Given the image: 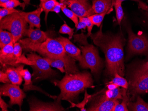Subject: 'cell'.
<instances>
[{"mask_svg": "<svg viewBox=\"0 0 148 111\" xmlns=\"http://www.w3.org/2000/svg\"><path fill=\"white\" fill-rule=\"evenodd\" d=\"M103 25L95 33L90 37L95 45L100 48L104 54L106 61V72L114 77L115 74L123 76L125 74L123 48L125 39L121 32L116 34L103 33Z\"/></svg>", "mask_w": 148, "mask_h": 111, "instance_id": "cell-1", "label": "cell"}, {"mask_svg": "<svg viewBox=\"0 0 148 111\" xmlns=\"http://www.w3.org/2000/svg\"><path fill=\"white\" fill-rule=\"evenodd\" d=\"M19 42L27 51L37 52L44 58L62 60L64 63L66 74H73L79 72L75 59L66 53L62 44L56 39L48 37L43 43H36L28 38L20 39Z\"/></svg>", "mask_w": 148, "mask_h": 111, "instance_id": "cell-2", "label": "cell"}, {"mask_svg": "<svg viewBox=\"0 0 148 111\" xmlns=\"http://www.w3.org/2000/svg\"><path fill=\"white\" fill-rule=\"evenodd\" d=\"M54 83L60 89V93L58 97L70 102L74 101L85 89L94 86L92 76L88 72L66 74L62 80H56Z\"/></svg>", "mask_w": 148, "mask_h": 111, "instance_id": "cell-3", "label": "cell"}, {"mask_svg": "<svg viewBox=\"0 0 148 111\" xmlns=\"http://www.w3.org/2000/svg\"><path fill=\"white\" fill-rule=\"evenodd\" d=\"M75 38L84 45L80 46L82 59L79 63L80 66L83 68L90 69L92 73H99L103 67V63L97 49L93 45L88 44L86 40L87 37L83 34L76 35Z\"/></svg>", "mask_w": 148, "mask_h": 111, "instance_id": "cell-4", "label": "cell"}, {"mask_svg": "<svg viewBox=\"0 0 148 111\" xmlns=\"http://www.w3.org/2000/svg\"><path fill=\"white\" fill-rule=\"evenodd\" d=\"M20 12H14L0 20V29L7 30L12 34L13 44L21 39L27 29L28 23L20 14Z\"/></svg>", "mask_w": 148, "mask_h": 111, "instance_id": "cell-5", "label": "cell"}, {"mask_svg": "<svg viewBox=\"0 0 148 111\" xmlns=\"http://www.w3.org/2000/svg\"><path fill=\"white\" fill-rule=\"evenodd\" d=\"M27 56L30 60L33 62V65L31 66L33 70V80H43L57 74L55 70L51 68L50 65L45 58L33 52L27 54Z\"/></svg>", "mask_w": 148, "mask_h": 111, "instance_id": "cell-6", "label": "cell"}, {"mask_svg": "<svg viewBox=\"0 0 148 111\" xmlns=\"http://www.w3.org/2000/svg\"><path fill=\"white\" fill-rule=\"evenodd\" d=\"M130 92L133 96L148 93V71L138 67L133 71L129 83Z\"/></svg>", "mask_w": 148, "mask_h": 111, "instance_id": "cell-7", "label": "cell"}, {"mask_svg": "<svg viewBox=\"0 0 148 111\" xmlns=\"http://www.w3.org/2000/svg\"><path fill=\"white\" fill-rule=\"evenodd\" d=\"M128 34V51L130 55L148 54V38L145 35L134 33L130 26L126 27Z\"/></svg>", "mask_w": 148, "mask_h": 111, "instance_id": "cell-8", "label": "cell"}, {"mask_svg": "<svg viewBox=\"0 0 148 111\" xmlns=\"http://www.w3.org/2000/svg\"><path fill=\"white\" fill-rule=\"evenodd\" d=\"M0 95L9 97L10 100L9 102L10 106L17 104L21 111L23 99L25 98L26 94L19 86L11 83L4 84L0 88Z\"/></svg>", "mask_w": 148, "mask_h": 111, "instance_id": "cell-9", "label": "cell"}, {"mask_svg": "<svg viewBox=\"0 0 148 111\" xmlns=\"http://www.w3.org/2000/svg\"><path fill=\"white\" fill-rule=\"evenodd\" d=\"M64 1L78 17H88L95 14L88 0H64Z\"/></svg>", "mask_w": 148, "mask_h": 111, "instance_id": "cell-10", "label": "cell"}, {"mask_svg": "<svg viewBox=\"0 0 148 111\" xmlns=\"http://www.w3.org/2000/svg\"><path fill=\"white\" fill-rule=\"evenodd\" d=\"M61 99L57 97L54 102L45 103L36 98L29 100L30 111H61L65 109L61 106Z\"/></svg>", "mask_w": 148, "mask_h": 111, "instance_id": "cell-11", "label": "cell"}, {"mask_svg": "<svg viewBox=\"0 0 148 111\" xmlns=\"http://www.w3.org/2000/svg\"><path fill=\"white\" fill-rule=\"evenodd\" d=\"M17 58L13 52V42L5 46L0 50V62L2 66L7 65L17 67Z\"/></svg>", "mask_w": 148, "mask_h": 111, "instance_id": "cell-12", "label": "cell"}, {"mask_svg": "<svg viewBox=\"0 0 148 111\" xmlns=\"http://www.w3.org/2000/svg\"><path fill=\"white\" fill-rule=\"evenodd\" d=\"M56 39L62 44L66 53L71 58L79 61V63L81 62L82 59V54H81V50L71 42L69 39L62 36H60Z\"/></svg>", "mask_w": 148, "mask_h": 111, "instance_id": "cell-13", "label": "cell"}, {"mask_svg": "<svg viewBox=\"0 0 148 111\" xmlns=\"http://www.w3.org/2000/svg\"><path fill=\"white\" fill-rule=\"evenodd\" d=\"M43 11V9L40 7L35 10L30 12H25L21 11L20 14L24 17L27 22L29 23V28H36L40 29L41 27L40 15Z\"/></svg>", "mask_w": 148, "mask_h": 111, "instance_id": "cell-14", "label": "cell"}, {"mask_svg": "<svg viewBox=\"0 0 148 111\" xmlns=\"http://www.w3.org/2000/svg\"><path fill=\"white\" fill-rule=\"evenodd\" d=\"M119 103L118 100L106 99L103 95L99 101L93 104L87 111H113L114 106Z\"/></svg>", "mask_w": 148, "mask_h": 111, "instance_id": "cell-15", "label": "cell"}, {"mask_svg": "<svg viewBox=\"0 0 148 111\" xmlns=\"http://www.w3.org/2000/svg\"><path fill=\"white\" fill-rule=\"evenodd\" d=\"M21 74L22 75L23 79L25 81V84L23 85L24 88L23 90L25 91H29V90H36L40 91L42 93L46 94L49 97L52 98L53 99H56L57 97L56 96H51L48 93H45L44 91L42 90L41 89L39 88L38 87L35 86H33L32 82V75L31 74L29 70L28 69H24V68H22L20 70Z\"/></svg>", "mask_w": 148, "mask_h": 111, "instance_id": "cell-16", "label": "cell"}, {"mask_svg": "<svg viewBox=\"0 0 148 111\" xmlns=\"http://www.w3.org/2000/svg\"><path fill=\"white\" fill-rule=\"evenodd\" d=\"M114 0H92V8L95 14L110 12L112 10Z\"/></svg>", "mask_w": 148, "mask_h": 111, "instance_id": "cell-17", "label": "cell"}, {"mask_svg": "<svg viewBox=\"0 0 148 111\" xmlns=\"http://www.w3.org/2000/svg\"><path fill=\"white\" fill-rule=\"evenodd\" d=\"M24 36H28L31 41L36 43H43L49 37L47 32L42 31L40 29H34L31 28L26 30Z\"/></svg>", "mask_w": 148, "mask_h": 111, "instance_id": "cell-18", "label": "cell"}, {"mask_svg": "<svg viewBox=\"0 0 148 111\" xmlns=\"http://www.w3.org/2000/svg\"><path fill=\"white\" fill-rule=\"evenodd\" d=\"M11 66L6 69L5 72L7 74L11 83L20 86L22 84L23 78L21 74L20 70L24 68V65L20 64L16 68Z\"/></svg>", "mask_w": 148, "mask_h": 111, "instance_id": "cell-19", "label": "cell"}, {"mask_svg": "<svg viewBox=\"0 0 148 111\" xmlns=\"http://www.w3.org/2000/svg\"><path fill=\"white\" fill-rule=\"evenodd\" d=\"M129 110L133 111H148V104L140 96H138L135 102L128 103Z\"/></svg>", "mask_w": 148, "mask_h": 111, "instance_id": "cell-20", "label": "cell"}, {"mask_svg": "<svg viewBox=\"0 0 148 111\" xmlns=\"http://www.w3.org/2000/svg\"><path fill=\"white\" fill-rule=\"evenodd\" d=\"M125 89H120L119 87L114 90L108 89L106 91L105 94L104 96L106 99L119 100L123 99V95L126 93Z\"/></svg>", "mask_w": 148, "mask_h": 111, "instance_id": "cell-21", "label": "cell"}, {"mask_svg": "<svg viewBox=\"0 0 148 111\" xmlns=\"http://www.w3.org/2000/svg\"><path fill=\"white\" fill-rule=\"evenodd\" d=\"M60 3L62 11L68 18H69L74 22L76 28L79 23V17L71 10H69L66 8V4L64 0H60Z\"/></svg>", "mask_w": 148, "mask_h": 111, "instance_id": "cell-22", "label": "cell"}, {"mask_svg": "<svg viewBox=\"0 0 148 111\" xmlns=\"http://www.w3.org/2000/svg\"><path fill=\"white\" fill-rule=\"evenodd\" d=\"M59 2L56 0H45V1L40 2V7L42 8L45 12V21L47 22L48 14L50 12H52L56 6L59 4Z\"/></svg>", "mask_w": 148, "mask_h": 111, "instance_id": "cell-23", "label": "cell"}, {"mask_svg": "<svg viewBox=\"0 0 148 111\" xmlns=\"http://www.w3.org/2000/svg\"><path fill=\"white\" fill-rule=\"evenodd\" d=\"M13 42V37L12 34L9 31L2 29L0 31V48L1 49L5 46Z\"/></svg>", "mask_w": 148, "mask_h": 111, "instance_id": "cell-24", "label": "cell"}, {"mask_svg": "<svg viewBox=\"0 0 148 111\" xmlns=\"http://www.w3.org/2000/svg\"><path fill=\"white\" fill-rule=\"evenodd\" d=\"M112 81L108 83H114L117 84L119 87H122L123 88L127 89L129 88V83L127 80L121 76L118 73H116Z\"/></svg>", "mask_w": 148, "mask_h": 111, "instance_id": "cell-25", "label": "cell"}, {"mask_svg": "<svg viewBox=\"0 0 148 111\" xmlns=\"http://www.w3.org/2000/svg\"><path fill=\"white\" fill-rule=\"evenodd\" d=\"M48 61L50 66L56 68L62 73L65 72L64 63L61 59H54L49 58H44Z\"/></svg>", "mask_w": 148, "mask_h": 111, "instance_id": "cell-26", "label": "cell"}, {"mask_svg": "<svg viewBox=\"0 0 148 111\" xmlns=\"http://www.w3.org/2000/svg\"><path fill=\"white\" fill-rule=\"evenodd\" d=\"M122 4V2H116L115 1H114V5L115 8L116 18L118 24L119 25H121V23L122 22L124 15Z\"/></svg>", "mask_w": 148, "mask_h": 111, "instance_id": "cell-27", "label": "cell"}, {"mask_svg": "<svg viewBox=\"0 0 148 111\" xmlns=\"http://www.w3.org/2000/svg\"><path fill=\"white\" fill-rule=\"evenodd\" d=\"M108 14L109 12H106L102 14H95L88 17L89 18L93 25L97 26L98 27H99L101 25V24L106 15Z\"/></svg>", "mask_w": 148, "mask_h": 111, "instance_id": "cell-28", "label": "cell"}, {"mask_svg": "<svg viewBox=\"0 0 148 111\" xmlns=\"http://www.w3.org/2000/svg\"><path fill=\"white\" fill-rule=\"evenodd\" d=\"M123 101L121 104L118 103L114 107L113 111H128V103L129 102L128 97L126 93L123 95Z\"/></svg>", "mask_w": 148, "mask_h": 111, "instance_id": "cell-29", "label": "cell"}, {"mask_svg": "<svg viewBox=\"0 0 148 111\" xmlns=\"http://www.w3.org/2000/svg\"><path fill=\"white\" fill-rule=\"evenodd\" d=\"M25 2L21 3L19 0H10V1L6 3L0 5L1 7L6 8H14L18 6H20L23 8V10L25 9Z\"/></svg>", "mask_w": 148, "mask_h": 111, "instance_id": "cell-30", "label": "cell"}, {"mask_svg": "<svg viewBox=\"0 0 148 111\" xmlns=\"http://www.w3.org/2000/svg\"><path fill=\"white\" fill-rule=\"evenodd\" d=\"M74 29L70 27L64 21V24L60 28L59 33L63 34H68L69 35V39H71L74 35Z\"/></svg>", "mask_w": 148, "mask_h": 111, "instance_id": "cell-31", "label": "cell"}, {"mask_svg": "<svg viewBox=\"0 0 148 111\" xmlns=\"http://www.w3.org/2000/svg\"><path fill=\"white\" fill-rule=\"evenodd\" d=\"M20 11L16 10L14 8H1L0 9V20L9 15L14 12H20Z\"/></svg>", "mask_w": 148, "mask_h": 111, "instance_id": "cell-32", "label": "cell"}, {"mask_svg": "<svg viewBox=\"0 0 148 111\" xmlns=\"http://www.w3.org/2000/svg\"><path fill=\"white\" fill-rule=\"evenodd\" d=\"M79 20H81V21L84 22L86 25V27H87V31H88V33H87L86 36L87 37H89L92 34L91 31H92V29H93L94 25L90 21L88 17H79Z\"/></svg>", "mask_w": 148, "mask_h": 111, "instance_id": "cell-33", "label": "cell"}, {"mask_svg": "<svg viewBox=\"0 0 148 111\" xmlns=\"http://www.w3.org/2000/svg\"><path fill=\"white\" fill-rule=\"evenodd\" d=\"M22 49L23 48L20 43L16 42L13 44V52L17 59L22 55Z\"/></svg>", "mask_w": 148, "mask_h": 111, "instance_id": "cell-34", "label": "cell"}, {"mask_svg": "<svg viewBox=\"0 0 148 111\" xmlns=\"http://www.w3.org/2000/svg\"><path fill=\"white\" fill-rule=\"evenodd\" d=\"M16 64L18 65L25 64L32 66L33 65V62L31 61L28 58L25 57V54H22L21 57L18 58L16 61Z\"/></svg>", "mask_w": 148, "mask_h": 111, "instance_id": "cell-35", "label": "cell"}, {"mask_svg": "<svg viewBox=\"0 0 148 111\" xmlns=\"http://www.w3.org/2000/svg\"><path fill=\"white\" fill-rule=\"evenodd\" d=\"M136 1L138 4V8L142 9L143 10L146 11L148 9V5L142 1L141 0H115V1L122 3L123 1Z\"/></svg>", "mask_w": 148, "mask_h": 111, "instance_id": "cell-36", "label": "cell"}, {"mask_svg": "<svg viewBox=\"0 0 148 111\" xmlns=\"http://www.w3.org/2000/svg\"><path fill=\"white\" fill-rule=\"evenodd\" d=\"M0 82L4 84L11 83L8 75L5 72L0 71Z\"/></svg>", "mask_w": 148, "mask_h": 111, "instance_id": "cell-37", "label": "cell"}, {"mask_svg": "<svg viewBox=\"0 0 148 111\" xmlns=\"http://www.w3.org/2000/svg\"><path fill=\"white\" fill-rule=\"evenodd\" d=\"M85 99H84V101L81 103V104H79V107H78L80 108L81 110V111H86V109L84 108V106L86 104V102H87V101H88V99L91 97V96L88 95V94L86 93V91L85 95Z\"/></svg>", "mask_w": 148, "mask_h": 111, "instance_id": "cell-38", "label": "cell"}, {"mask_svg": "<svg viewBox=\"0 0 148 111\" xmlns=\"http://www.w3.org/2000/svg\"><path fill=\"white\" fill-rule=\"evenodd\" d=\"M9 106L7 104L4 100L2 99L1 96L0 97V108H1V110L3 111H7L8 110V108L9 107Z\"/></svg>", "mask_w": 148, "mask_h": 111, "instance_id": "cell-39", "label": "cell"}, {"mask_svg": "<svg viewBox=\"0 0 148 111\" xmlns=\"http://www.w3.org/2000/svg\"><path fill=\"white\" fill-rule=\"evenodd\" d=\"M86 28H87V27H86L85 23L83 22V21H81V20H79L78 25L76 27V31L82 29H84L85 30L86 29Z\"/></svg>", "mask_w": 148, "mask_h": 111, "instance_id": "cell-40", "label": "cell"}, {"mask_svg": "<svg viewBox=\"0 0 148 111\" xmlns=\"http://www.w3.org/2000/svg\"><path fill=\"white\" fill-rule=\"evenodd\" d=\"M139 67L143 70L148 71V61L138 66Z\"/></svg>", "mask_w": 148, "mask_h": 111, "instance_id": "cell-41", "label": "cell"}, {"mask_svg": "<svg viewBox=\"0 0 148 111\" xmlns=\"http://www.w3.org/2000/svg\"><path fill=\"white\" fill-rule=\"evenodd\" d=\"M119 87V86H117V84L114 83H108V84L107 85V89L109 90H114V89H116Z\"/></svg>", "mask_w": 148, "mask_h": 111, "instance_id": "cell-42", "label": "cell"}, {"mask_svg": "<svg viewBox=\"0 0 148 111\" xmlns=\"http://www.w3.org/2000/svg\"><path fill=\"white\" fill-rule=\"evenodd\" d=\"M61 10V6H60V2H59V4L56 5L55 7V8H54V9L52 10V12H55L57 13V14H58V13L60 12Z\"/></svg>", "mask_w": 148, "mask_h": 111, "instance_id": "cell-43", "label": "cell"}, {"mask_svg": "<svg viewBox=\"0 0 148 111\" xmlns=\"http://www.w3.org/2000/svg\"><path fill=\"white\" fill-rule=\"evenodd\" d=\"M10 1V0H0V5L5 4V3L8 2Z\"/></svg>", "mask_w": 148, "mask_h": 111, "instance_id": "cell-44", "label": "cell"}, {"mask_svg": "<svg viewBox=\"0 0 148 111\" xmlns=\"http://www.w3.org/2000/svg\"><path fill=\"white\" fill-rule=\"evenodd\" d=\"M25 2L26 5H29L31 0H22Z\"/></svg>", "mask_w": 148, "mask_h": 111, "instance_id": "cell-45", "label": "cell"}, {"mask_svg": "<svg viewBox=\"0 0 148 111\" xmlns=\"http://www.w3.org/2000/svg\"><path fill=\"white\" fill-rule=\"evenodd\" d=\"M145 11V16H146V18L148 20V7L147 10L146 11Z\"/></svg>", "mask_w": 148, "mask_h": 111, "instance_id": "cell-46", "label": "cell"}, {"mask_svg": "<svg viewBox=\"0 0 148 111\" xmlns=\"http://www.w3.org/2000/svg\"><path fill=\"white\" fill-rule=\"evenodd\" d=\"M40 2H42V1H45V0H40Z\"/></svg>", "mask_w": 148, "mask_h": 111, "instance_id": "cell-47", "label": "cell"}, {"mask_svg": "<svg viewBox=\"0 0 148 111\" xmlns=\"http://www.w3.org/2000/svg\"><path fill=\"white\" fill-rule=\"evenodd\" d=\"M147 1H148V0H147Z\"/></svg>", "mask_w": 148, "mask_h": 111, "instance_id": "cell-48", "label": "cell"}]
</instances>
